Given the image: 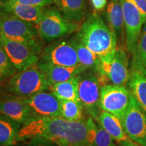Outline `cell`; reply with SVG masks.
Returning a JSON list of instances; mask_svg holds the SVG:
<instances>
[{"instance_id": "31", "label": "cell", "mask_w": 146, "mask_h": 146, "mask_svg": "<svg viewBox=\"0 0 146 146\" xmlns=\"http://www.w3.org/2000/svg\"><path fill=\"white\" fill-rule=\"evenodd\" d=\"M141 14L143 25L146 23V0H134Z\"/></svg>"}, {"instance_id": "24", "label": "cell", "mask_w": 146, "mask_h": 146, "mask_svg": "<svg viewBox=\"0 0 146 146\" xmlns=\"http://www.w3.org/2000/svg\"><path fill=\"white\" fill-rule=\"evenodd\" d=\"M130 70H139L146 68V23L142 29L135 50L133 53Z\"/></svg>"}, {"instance_id": "32", "label": "cell", "mask_w": 146, "mask_h": 146, "mask_svg": "<svg viewBox=\"0 0 146 146\" xmlns=\"http://www.w3.org/2000/svg\"><path fill=\"white\" fill-rule=\"evenodd\" d=\"M92 5L97 10H101L106 6L108 0H91Z\"/></svg>"}, {"instance_id": "6", "label": "cell", "mask_w": 146, "mask_h": 146, "mask_svg": "<svg viewBox=\"0 0 146 146\" xmlns=\"http://www.w3.org/2000/svg\"><path fill=\"white\" fill-rule=\"evenodd\" d=\"M102 87L108 84L126 86L130 76L129 57L123 47H117L110 61H102L96 70Z\"/></svg>"}, {"instance_id": "30", "label": "cell", "mask_w": 146, "mask_h": 146, "mask_svg": "<svg viewBox=\"0 0 146 146\" xmlns=\"http://www.w3.org/2000/svg\"><path fill=\"white\" fill-rule=\"evenodd\" d=\"M26 146H58L57 144L49 140L41 138H35L30 139V141L27 144Z\"/></svg>"}, {"instance_id": "20", "label": "cell", "mask_w": 146, "mask_h": 146, "mask_svg": "<svg viewBox=\"0 0 146 146\" xmlns=\"http://www.w3.org/2000/svg\"><path fill=\"white\" fill-rule=\"evenodd\" d=\"M21 125L7 116L0 114V146L13 145L20 141Z\"/></svg>"}, {"instance_id": "13", "label": "cell", "mask_w": 146, "mask_h": 146, "mask_svg": "<svg viewBox=\"0 0 146 146\" xmlns=\"http://www.w3.org/2000/svg\"><path fill=\"white\" fill-rule=\"evenodd\" d=\"M24 98L34 118L60 116V100L52 92L40 91Z\"/></svg>"}, {"instance_id": "21", "label": "cell", "mask_w": 146, "mask_h": 146, "mask_svg": "<svg viewBox=\"0 0 146 146\" xmlns=\"http://www.w3.org/2000/svg\"><path fill=\"white\" fill-rule=\"evenodd\" d=\"M102 127L110 135L113 139L119 142L128 137L120 120L114 114L102 111L97 120Z\"/></svg>"}, {"instance_id": "22", "label": "cell", "mask_w": 146, "mask_h": 146, "mask_svg": "<svg viewBox=\"0 0 146 146\" xmlns=\"http://www.w3.org/2000/svg\"><path fill=\"white\" fill-rule=\"evenodd\" d=\"M78 76L60 83L52 84L49 90L60 100L79 101L78 96Z\"/></svg>"}, {"instance_id": "14", "label": "cell", "mask_w": 146, "mask_h": 146, "mask_svg": "<svg viewBox=\"0 0 146 146\" xmlns=\"http://www.w3.org/2000/svg\"><path fill=\"white\" fill-rule=\"evenodd\" d=\"M0 114L23 125L34 118L23 96H14L0 100Z\"/></svg>"}, {"instance_id": "10", "label": "cell", "mask_w": 146, "mask_h": 146, "mask_svg": "<svg viewBox=\"0 0 146 146\" xmlns=\"http://www.w3.org/2000/svg\"><path fill=\"white\" fill-rule=\"evenodd\" d=\"M125 20L126 31V49L133 54L137 45L142 27L143 20L140 11L134 0H120Z\"/></svg>"}, {"instance_id": "19", "label": "cell", "mask_w": 146, "mask_h": 146, "mask_svg": "<svg viewBox=\"0 0 146 146\" xmlns=\"http://www.w3.org/2000/svg\"><path fill=\"white\" fill-rule=\"evenodd\" d=\"M57 9L69 21L79 23L86 15L85 0H54Z\"/></svg>"}, {"instance_id": "28", "label": "cell", "mask_w": 146, "mask_h": 146, "mask_svg": "<svg viewBox=\"0 0 146 146\" xmlns=\"http://www.w3.org/2000/svg\"><path fill=\"white\" fill-rule=\"evenodd\" d=\"M87 124V146H95L97 134V123L90 116L86 120Z\"/></svg>"}, {"instance_id": "7", "label": "cell", "mask_w": 146, "mask_h": 146, "mask_svg": "<svg viewBox=\"0 0 146 146\" xmlns=\"http://www.w3.org/2000/svg\"><path fill=\"white\" fill-rule=\"evenodd\" d=\"M101 87L99 77L95 70H86L78 75V99L83 109L96 121L102 112L100 106Z\"/></svg>"}, {"instance_id": "15", "label": "cell", "mask_w": 146, "mask_h": 146, "mask_svg": "<svg viewBox=\"0 0 146 146\" xmlns=\"http://www.w3.org/2000/svg\"><path fill=\"white\" fill-rule=\"evenodd\" d=\"M107 24L114 32L117 40L118 47L126 46L125 20L120 0H110L106 11Z\"/></svg>"}, {"instance_id": "4", "label": "cell", "mask_w": 146, "mask_h": 146, "mask_svg": "<svg viewBox=\"0 0 146 146\" xmlns=\"http://www.w3.org/2000/svg\"><path fill=\"white\" fill-rule=\"evenodd\" d=\"M35 27L43 41L52 42L67 35L77 32L80 29L78 23L66 19L58 9L45 10Z\"/></svg>"}, {"instance_id": "23", "label": "cell", "mask_w": 146, "mask_h": 146, "mask_svg": "<svg viewBox=\"0 0 146 146\" xmlns=\"http://www.w3.org/2000/svg\"><path fill=\"white\" fill-rule=\"evenodd\" d=\"M72 40L77 53L80 66L84 71L89 70L96 71L100 63V58L83 44L76 36Z\"/></svg>"}, {"instance_id": "11", "label": "cell", "mask_w": 146, "mask_h": 146, "mask_svg": "<svg viewBox=\"0 0 146 146\" xmlns=\"http://www.w3.org/2000/svg\"><path fill=\"white\" fill-rule=\"evenodd\" d=\"M41 62L66 67L80 66L72 40H60L47 46L42 52Z\"/></svg>"}, {"instance_id": "18", "label": "cell", "mask_w": 146, "mask_h": 146, "mask_svg": "<svg viewBox=\"0 0 146 146\" xmlns=\"http://www.w3.org/2000/svg\"><path fill=\"white\" fill-rule=\"evenodd\" d=\"M127 85L130 93L146 114V68L130 70Z\"/></svg>"}, {"instance_id": "25", "label": "cell", "mask_w": 146, "mask_h": 146, "mask_svg": "<svg viewBox=\"0 0 146 146\" xmlns=\"http://www.w3.org/2000/svg\"><path fill=\"white\" fill-rule=\"evenodd\" d=\"M83 107L81 102L74 100H60V116L71 121L83 119Z\"/></svg>"}, {"instance_id": "1", "label": "cell", "mask_w": 146, "mask_h": 146, "mask_svg": "<svg viewBox=\"0 0 146 146\" xmlns=\"http://www.w3.org/2000/svg\"><path fill=\"white\" fill-rule=\"evenodd\" d=\"M86 120L71 121L60 116L35 117L21 127L19 139L41 138L58 146H87Z\"/></svg>"}, {"instance_id": "29", "label": "cell", "mask_w": 146, "mask_h": 146, "mask_svg": "<svg viewBox=\"0 0 146 146\" xmlns=\"http://www.w3.org/2000/svg\"><path fill=\"white\" fill-rule=\"evenodd\" d=\"M10 3H18L36 7H45L54 3V0H5Z\"/></svg>"}, {"instance_id": "9", "label": "cell", "mask_w": 146, "mask_h": 146, "mask_svg": "<svg viewBox=\"0 0 146 146\" xmlns=\"http://www.w3.org/2000/svg\"><path fill=\"white\" fill-rule=\"evenodd\" d=\"M127 135L142 146H146V114L131 94V101L122 121Z\"/></svg>"}, {"instance_id": "12", "label": "cell", "mask_w": 146, "mask_h": 146, "mask_svg": "<svg viewBox=\"0 0 146 146\" xmlns=\"http://www.w3.org/2000/svg\"><path fill=\"white\" fill-rule=\"evenodd\" d=\"M0 43L18 72L35 66L39 62L40 55L28 45L1 35Z\"/></svg>"}, {"instance_id": "5", "label": "cell", "mask_w": 146, "mask_h": 146, "mask_svg": "<svg viewBox=\"0 0 146 146\" xmlns=\"http://www.w3.org/2000/svg\"><path fill=\"white\" fill-rule=\"evenodd\" d=\"M50 83L37 66L17 72L7 82L5 89L18 96H29L49 89Z\"/></svg>"}, {"instance_id": "3", "label": "cell", "mask_w": 146, "mask_h": 146, "mask_svg": "<svg viewBox=\"0 0 146 146\" xmlns=\"http://www.w3.org/2000/svg\"><path fill=\"white\" fill-rule=\"evenodd\" d=\"M0 35L28 45L40 56L43 52V40L35 25L10 13L0 12Z\"/></svg>"}, {"instance_id": "17", "label": "cell", "mask_w": 146, "mask_h": 146, "mask_svg": "<svg viewBox=\"0 0 146 146\" xmlns=\"http://www.w3.org/2000/svg\"><path fill=\"white\" fill-rule=\"evenodd\" d=\"M44 7H36L5 1L0 3V12L13 14L23 21L35 24L44 12Z\"/></svg>"}, {"instance_id": "27", "label": "cell", "mask_w": 146, "mask_h": 146, "mask_svg": "<svg viewBox=\"0 0 146 146\" xmlns=\"http://www.w3.org/2000/svg\"><path fill=\"white\" fill-rule=\"evenodd\" d=\"M112 139L113 138L102 127L99 123H98L95 146H116Z\"/></svg>"}, {"instance_id": "16", "label": "cell", "mask_w": 146, "mask_h": 146, "mask_svg": "<svg viewBox=\"0 0 146 146\" xmlns=\"http://www.w3.org/2000/svg\"><path fill=\"white\" fill-rule=\"evenodd\" d=\"M36 66L43 73L50 85L68 81L85 72L81 66L66 67L45 62L39 61Z\"/></svg>"}, {"instance_id": "2", "label": "cell", "mask_w": 146, "mask_h": 146, "mask_svg": "<svg viewBox=\"0 0 146 146\" xmlns=\"http://www.w3.org/2000/svg\"><path fill=\"white\" fill-rule=\"evenodd\" d=\"M76 36L102 61L112 60L118 47L114 32L96 13L91 14L83 22Z\"/></svg>"}, {"instance_id": "8", "label": "cell", "mask_w": 146, "mask_h": 146, "mask_svg": "<svg viewBox=\"0 0 146 146\" xmlns=\"http://www.w3.org/2000/svg\"><path fill=\"white\" fill-rule=\"evenodd\" d=\"M131 101V93L126 86L108 84L101 87L100 108L114 114L123 121Z\"/></svg>"}, {"instance_id": "26", "label": "cell", "mask_w": 146, "mask_h": 146, "mask_svg": "<svg viewBox=\"0 0 146 146\" xmlns=\"http://www.w3.org/2000/svg\"><path fill=\"white\" fill-rule=\"evenodd\" d=\"M18 72L0 43V84L8 80Z\"/></svg>"}, {"instance_id": "33", "label": "cell", "mask_w": 146, "mask_h": 146, "mask_svg": "<svg viewBox=\"0 0 146 146\" xmlns=\"http://www.w3.org/2000/svg\"><path fill=\"white\" fill-rule=\"evenodd\" d=\"M118 143H119L120 146H142L140 144L137 143V142L133 141L129 137L126 138L125 139L119 141Z\"/></svg>"}]
</instances>
